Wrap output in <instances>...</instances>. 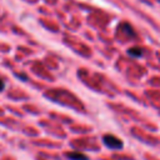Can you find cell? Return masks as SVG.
I'll return each instance as SVG.
<instances>
[{"label":"cell","mask_w":160,"mask_h":160,"mask_svg":"<svg viewBox=\"0 0 160 160\" xmlns=\"http://www.w3.org/2000/svg\"><path fill=\"white\" fill-rule=\"evenodd\" d=\"M66 158L69 160H89V158L80 151H69L66 152Z\"/></svg>","instance_id":"2"},{"label":"cell","mask_w":160,"mask_h":160,"mask_svg":"<svg viewBox=\"0 0 160 160\" xmlns=\"http://www.w3.org/2000/svg\"><path fill=\"white\" fill-rule=\"evenodd\" d=\"M124 30L129 34V36H134V31H132V29H131V26L129 24H124Z\"/></svg>","instance_id":"4"},{"label":"cell","mask_w":160,"mask_h":160,"mask_svg":"<svg viewBox=\"0 0 160 160\" xmlns=\"http://www.w3.org/2000/svg\"><path fill=\"white\" fill-rule=\"evenodd\" d=\"M128 54L132 58H140L142 55V50L140 48H131L128 50Z\"/></svg>","instance_id":"3"},{"label":"cell","mask_w":160,"mask_h":160,"mask_svg":"<svg viewBox=\"0 0 160 160\" xmlns=\"http://www.w3.org/2000/svg\"><path fill=\"white\" fill-rule=\"evenodd\" d=\"M4 89H5V81L0 78V92H1V91H4Z\"/></svg>","instance_id":"5"},{"label":"cell","mask_w":160,"mask_h":160,"mask_svg":"<svg viewBox=\"0 0 160 160\" xmlns=\"http://www.w3.org/2000/svg\"><path fill=\"white\" fill-rule=\"evenodd\" d=\"M102 142L109 148V149H112V150H119L122 148V141L116 138L115 135H111V134H105L102 136Z\"/></svg>","instance_id":"1"}]
</instances>
